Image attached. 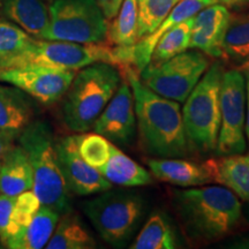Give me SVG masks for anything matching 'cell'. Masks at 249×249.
<instances>
[{
  "label": "cell",
  "instance_id": "484cf974",
  "mask_svg": "<svg viewBox=\"0 0 249 249\" xmlns=\"http://www.w3.org/2000/svg\"><path fill=\"white\" fill-rule=\"evenodd\" d=\"M223 57L240 66L249 61V12L230 17L223 39Z\"/></svg>",
  "mask_w": 249,
  "mask_h": 249
},
{
  "label": "cell",
  "instance_id": "44dd1931",
  "mask_svg": "<svg viewBox=\"0 0 249 249\" xmlns=\"http://www.w3.org/2000/svg\"><path fill=\"white\" fill-rule=\"evenodd\" d=\"M31 117L33 107L26 92L14 86L0 85V130L18 136Z\"/></svg>",
  "mask_w": 249,
  "mask_h": 249
},
{
  "label": "cell",
  "instance_id": "74e56055",
  "mask_svg": "<svg viewBox=\"0 0 249 249\" xmlns=\"http://www.w3.org/2000/svg\"><path fill=\"white\" fill-rule=\"evenodd\" d=\"M247 64H248V65H249V61H248V62H247Z\"/></svg>",
  "mask_w": 249,
  "mask_h": 249
},
{
  "label": "cell",
  "instance_id": "f546056e",
  "mask_svg": "<svg viewBox=\"0 0 249 249\" xmlns=\"http://www.w3.org/2000/svg\"><path fill=\"white\" fill-rule=\"evenodd\" d=\"M30 39L29 34L18 24L0 20V64L22 51Z\"/></svg>",
  "mask_w": 249,
  "mask_h": 249
},
{
  "label": "cell",
  "instance_id": "e0dca14e",
  "mask_svg": "<svg viewBox=\"0 0 249 249\" xmlns=\"http://www.w3.org/2000/svg\"><path fill=\"white\" fill-rule=\"evenodd\" d=\"M203 164L213 181L229 188L241 200L249 201V155L219 156Z\"/></svg>",
  "mask_w": 249,
  "mask_h": 249
},
{
  "label": "cell",
  "instance_id": "ba28073f",
  "mask_svg": "<svg viewBox=\"0 0 249 249\" xmlns=\"http://www.w3.org/2000/svg\"><path fill=\"white\" fill-rule=\"evenodd\" d=\"M43 39L74 43L107 40L108 21L96 0H52Z\"/></svg>",
  "mask_w": 249,
  "mask_h": 249
},
{
  "label": "cell",
  "instance_id": "277c9868",
  "mask_svg": "<svg viewBox=\"0 0 249 249\" xmlns=\"http://www.w3.org/2000/svg\"><path fill=\"white\" fill-rule=\"evenodd\" d=\"M121 82L120 70L111 64L96 62L75 74L62 103L67 128L86 133L92 128Z\"/></svg>",
  "mask_w": 249,
  "mask_h": 249
},
{
  "label": "cell",
  "instance_id": "f35d334b",
  "mask_svg": "<svg viewBox=\"0 0 249 249\" xmlns=\"http://www.w3.org/2000/svg\"><path fill=\"white\" fill-rule=\"evenodd\" d=\"M0 246H1V245H0Z\"/></svg>",
  "mask_w": 249,
  "mask_h": 249
},
{
  "label": "cell",
  "instance_id": "e575fe53",
  "mask_svg": "<svg viewBox=\"0 0 249 249\" xmlns=\"http://www.w3.org/2000/svg\"><path fill=\"white\" fill-rule=\"evenodd\" d=\"M244 74L246 77V120H245V134L247 136L249 144V65L245 64Z\"/></svg>",
  "mask_w": 249,
  "mask_h": 249
},
{
  "label": "cell",
  "instance_id": "4fadbf2b",
  "mask_svg": "<svg viewBox=\"0 0 249 249\" xmlns=\"http://www.w3.org/2000/svg\"><path fill=\"white\" fill-rule=\"evenodd\" d=\"M136 121L133 90L124 76L116 93L93 124V132L117 145H128L135 138Z\"/></svg>",
  "mask_w": 249,
  "mask_h": 249
},
{
  "label": "cell",
  "instance_id": "52a82bcc",
  "mask_svg": "<svg viewBox=\"0 0 249 249\" xmlns=\"http://www.w3.org/2000/svg\"><path fill=\"white\" fill-rule=\"evenodd\" d=\"M82 210L103 240L124 247L138 230L145 205L136 193L108 189L83 202Z\"/></svg>",
  "mask_w": 249,
  "mask_h": 249
},
{
  "label": "cell",
  "instance_id": "8d00e7d4",
  "mask_svg": "<svg viewBox=\"0 0 249 249\" xmlns=\"http://www.w3.org/2000/svg\"><path fill=\"white\" fill-rule=\"evenodd\" d=\"M45 1H50V2H51V1H52V0H45Z\"/></svg>",
  "mask_w": 249,
  "mask_h": 249
},
{
  "label": "cell",
  "instance_id": "3957f363",
  "mask_svg": "<svg viewBox=\"0 0 249 249\" xmlns=\"http://www.w3.org/2000/svg\"><path fill=\"white\" fill-rule=\"evenodd\" d=\"M96 62L111 64L123 71L129 67L126 50L107 42L74 43L31 38L22 51L1 62L0 70L34 65L77 71Z\"/></svg>",
  "mask_w": 249,
  "mask_h": 249
},
{
  "label": "cell",
  "instance_id": "d6a6232c",
  "mask_svg": "<svg viewBox=\"0 0 249 249\" xmlns=\"http://www.w3.org/2000/svg\"><path fill=\"white\" fill-rule=\"evenodd\" d=\"M124 0H96L107 21H111L119 12Z\"/></svg>",
  "mask_w": 249,
  "mask_h": 249
},
{
  "label": "cell",
  "instance_id": "30bf717a",
  "mask_svg": "<svg viewBox=\"0 0 249 249\" xmlns=\"http://www.w3.org/2000/svg\"><path fill=\"white\" fill-rule=\"evenodd\" d=\"M246 77L239 70L224 71L220 83V128L216 154H244L247 148L245 134Z\"/></svg>",
  "mask_w": 249,
  "mask_h": 249
},
{
  "label": "cell",
  "instance_id": "d6986e66",
  "mask_svg": "<svg viewBox=\"0 0 249 249\" xmlns=\"http://www.w3.org/2000/svg\"><path fill=\"white\" fill-rule=\"evenodd\" d=\"M0 5L6 18L29 35L43 39L50 22L45 0H0Z\"/></svg>",
  "mask_w": 249,
  "mask_h": 249
},
{
  "label": "cell",
  "instance_id": "ffe728a7",
  "mask_svg": "<svg viewBox=\"0 0 249 249\" xmlns=\"http://www.w3.org/2000/svg\"><path fill=\"white\" fill-rule=\"evenodd\" d=\"M98 172L112 185L121 187H141L152 181L151 174L124 154L114 143H111L108 158Z\"/></svg>",
  "mask_w": 249,
  "mask_h": 249
},
{
  "label": "cell",
  "instance_id": "7a4b0ae2",
  "mask_svg": "<svg viewBox=\"0 0 249 249\" xmlns=\"http://www.w3.org/2000/svg\"><path fill=\"white\" fill-rule=\"evenodd\" d=\"M172 202L186 236L196 244L220 240L241 219V203L224 186L176 189Z\"/></svg>",
  "mask_w": 249,
  "mask_h": 249
},
{
  "label": "cell",
  "instance_id": "8fae6325",
  "mask_svg": "<svg viewBox=\"0 0 249 249\" xmlns=\"http://www.w3.org/2000/svg\"><path fill=\"white\" fill-rule=\"evenodd\" d=\"M75 74L76 71L29 65L0 70V82L17 87L44 104H51L66 93Z\"/></svg>",
  "mask_w": 249,
  "mask_h": 249
},
{
  "label": "cell",
  "instance_id": "9c48e42d",
  "mask_svg": "<svg viewBox=\"0 0 249 249\" xmlns=\"http://www.w3.org/2000/svg\"><path fill=\"white\" fill-rule=\"evenodd\" d=\"M210 60L201 51H185L156 67H145L140 79L161 97L185 102L210 67Z\"/></svg>",
  "mask_w": 249,
  "mask_h": 249
},
{
  "label": "cell",
  "instance_id": "f1b7e54d",
  "mask_svg": "<svg viewBox=\"0 0 249 249\" xmlns=\"http://www.w3.org/2000/svg\"><path fill=\"white\" fill-rule=\"evenodd\" d=\"M40 207H42V203L33 189L15 196L13 209L9 218L7 241L23 232V230L31 223L35 214L38 213Z\"/></svg>",
  "mask_w": 249,
  "mask_h": 249
},
{
  "label": "cell",
  "instance_id": "2e32d148",
  "mask_svg": "<svg viewBox=\"0 0 249 249\" xmlns=\"http://www.w3.org/2000/svg\"><path fill=\"white\" fill-rule=\"evenodd\" d=\"M147 165L155 178L179 187H197L213 181L204 164L180 158H150Z\"/></svg>",
  "mask_w": 249,
  "mask_h": 249
},
{
  "label": "cell",
  "instance_id": "ac0fdd59",
  "mask_svg": "<svg viewBox=\"0 0 249 249\" xmlns=\"http://www.w3.org/2000/svg\"><path fill=\"white\" fill-rule=\"evenodd\" d=\"M34 187V172L26 150L13 145L0 160V193L18 196Z\"/></svg>",
  "mask_w": 249,
  "mask_h": 249
},
{
  "label": "cell",
  "instance_id": "4dcf8cb0",
  "mask_svg": "<svg viewBox=\"0 0 249 249\" xmlns=\"http://www.w3.org/2000/svg\"><path fill=\"white\" fill-rule=\"evenodd\" d=\"M111 143L101 134H81L79 143L80 155L87 163L98 171L108 158Z\"/></svg>",
  "mask_w": 249,
  "mask_h": 249
},
{
  "label": "cell",
  "instance_id": "4316f807",
  "mask_svg": "<svg viewBox=\"0 0 249 249\" xmlns=\"http://www.w3.org/2000/svg\"><path fill=\"white\" fill-rule=\"evenodd\" d=\"M193 23L194 17L187 18L167 30L156 44L147 67L158 66L169 59L187 51L191 44Z\"/></svg>",
  "mask_w": 249,
  "mask_h": 249
},
{
  "label": "cell",
  "instance_id": "5bb4252c",
  "mask_svg": "<svg viewBox=\"0 0 249 249\" xmlns=\"http://www.w3.org/2000/svg\"><path fill=\"white\" fill-rule=\"evenodd\" d=\"M231 13L219 2L194 15L189 49L200 50L210 58L223 57V39Z\"/></svg>",
  "mask_w": 249,
  "mask_h": 249
},
{
  "label": "cell",
  "instance_id": "5b68a950",
  "mask_svg": "<svg viewBox=\"0 0 249 249\" xmlns=\"http://www.w3.org/2000/svg\"><path fill=\"white\" fill-rule=\"evenodd\" d=\"M18 144L29 157L34 172L33 191L40 203L60 214L71 211V192L62 176L51 127L33 121L18 135Z\"/></svg>",
  "mask_w": 249,
  "mask_h": 249
},
{
  "label": "cell",
  "instance_id": "d590c367",
  "mask_svg": "<svg viewBox=\"0 0 249 249\" xmlns=\"http://www.w3.org/2000/svg\"><path fill=\"white\" fill-rule=\"evenodd\" d=\"M219 4H222L226 7H242V6L249 4V0H217Z\"/></svg>",
  "mask_w": 249,
  "mask_h": 249
},
{
  "label": "cell",
  "instance_id": "9a60e30c",
  "mask_svg": "<svg viewBox=\"0 0 249 249\" xmlns=\"http://www.w3.org/2000/svg\"><path fill=\"white\" fill-rule=\"evenodd\" d=\"M217 2V0H180L154 33L139 39L133 46V67L136 71H142L150 62L156 44L167 30L187 18L194 17L203 8Z\"/></svg>",
  "mask_w": 249,
  "mask_h": 249
},
{
  "label": "cell",
  "instance_id": "83f0119b",
  "mask_svg": "<svg viewBox=\"0 0 249 249\" xmlns=\"http://www.w3.org/2000/svg\"><path fill=\"white\" fill-rule=\"evenodd\" d=\"M179 1L180 0H138L139 39L154 33Z\"/></svg>",
  "mask_w": 249,
  "mask_h": 249
},
{
  "label": "cell",
  "instance_id": "836d02e7",
  "mask_svg": "<svg viewBox=\"0 0 249 249\" xmlns=\"http://www.w3.org/2000/svg\"><path fill=\"white\" fill-rule=\"evenodd\" d=\"M18 138V136L15 135V134L1 132V130H0V160L4 157L6 152L13 147L15 140Z\"/></svg>",
  "mask_w": 249,
  "mask_h": 249
},
{
  "label": "cell",
  "instance_id": "cb8c5ba5",
  "mask_svg": "<svg viewBox=\"0 0 249 249\" xmlns=\"http://www.w3.org/2000/svg\"><path fill=\"white\" fill-rule=\"evenodd\" d=\"M178 247L177 235L169 218L163 213H154L130 245L133 249H173Z\"/></svg>",
  "mask_w": 249,
  "mask_h": 249
},
{
  "label": "cell",
  "instance_id": "7402d4cb",
  "mask_svg": "<svg viewBox=\"0 0 249 249\" xmlns=\"http://www.w3.org/2000/svg\"><path fill=\"white\" fill-rule=\"evenodd\" d=\"M59 218L60 214L57 211L42 205L23 232L9 239L5 247L11 249L44 248L53 234Z\"/></svg>",
  "mask_w": 249,
  "mask_h": 249
},
{
  "label": "cell",
  "instance_id": "8992f818",
  "mask_svg": "<svg viewBox=\"0 0 249 249\" xmlns=\"http://www.w3.org/2000/svg\"><path fill=\"white\" fill-rule=\"evenodd\" d=\"M224 70L219 61L210 65L182 108L189 148L205 155L216 151L220 128V83Z\"/></svg>",
  "mask_w": 249,
  "mask_h": 249
},
{
  "label": "cell",
  "instance_id": "1f68e13d",
  "mask_svg": "<svg viewBox=\"0 0 249 249\" xmlns=\"http://www.w3.org/2000/svg\"><path fill=\"white\" fill-rule=\"evenodd\" d=\"M14 201L15 196H8L0 193V241L4 246L8 239V224Z\"/></svg>",
  "mask_w": 249,
  "mask_h": 249
},
{
  "label": "cell",
  "instance_id": "7c38bea8",
  "mask_svg": "<svg viewBox=\"0 0 249 249\" xmlns=\"http://www.w3.org/2000/svg\"><path fill=\"white\" fill-rule=\"evenodd\" d=\"M80 138L81 134L70 135L55 142L59 164L68 189L79 196L95 195L108 191L112 183L80 155Z\"/></svg>",
  "mask_w": 249,
  "mask_h": 249
},
{
  "label": "cell",
  "instance_id": "d4e9b609",
  "mask_svg": "<svg viewBox=\"0 0 249 249\" xmlns=\"http://www.w3.org/2000/svg\"><path fill=\"white\" fill-rule=\"evenodd\" d=\"M108 23L107 42L113 46L133 48L138 43V0H124L118 14Z\"/></svg>",
  "mask_w": 249,
  "mask_h": 249
},
{
  "label": "cell",
  "instance_id": "603a6c76",
  "mask_svg": "<svg viewBox=\"0 0 249 249\" xmlns=\"http://www.w3.org/2000/svg\"><path fill=\"white\" fill-rule=\"evenodd\" d=\"M53 234L45 246L48 249H92L96 241L77 214H61Z\"/></svg>",
  "mask_w": 249,
  "mask_h": 249
},
{
  "label": "cell",
  "instance_id": "6da1fadb",
  "mask_svg": "<svg viewBox=\"0 0 249 249\" xmlns=\"http://www.w3.org/2000/svg\"><path fill=\"white\" fill-rule=\"evenodd\" d=\"M133 90L136 121L147 154L160 158H182L189 154L182 112L178 102L148 88L134 67L124 70Z\"/></svg>",
  "mask_w": 249,
  "mask_h": 249
}]
</instances>
